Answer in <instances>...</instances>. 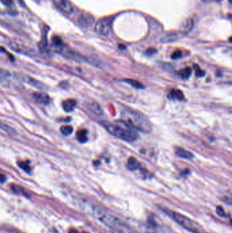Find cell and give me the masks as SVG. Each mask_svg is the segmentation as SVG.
Returning <instances> with one entry per match:
<instances>
[{"instance_id": "obj_25", "label": "cell", "mask_w": 232, "mask_h": 233, "mask_svg": "<svg viewBox=\"0 0 232 233\" xmlns=\"http://www.w3.org/2000/svg\"><path fill=\"white\" fill-rule=\"evenodd\" d=\"M53 44H54L57 46H62V41L61 39L59 38V37H55L53 38Z\"/></svg>"}, {"instance_id": "obj_16", "label": "cell", "mask_w": 232, "mask_h": 233, "mask_svg": "<svg viewBox=\"0 0 232 233\" xmlns=\"http://www.w3.org/2000/svg\"><path fill=\"white\" fill-rule=\"evenodd\" d=\"M125 82H126L127 83L130 84V85H131L132 87H134V88H136V89H143L144 88V86L143 85V84L142 83V82H140V81H138L137 80H134V79H131V78H126V79L124 80Z\"/></svg>"}, {"instance_id": "obj_14", "label": "cell", "mask_w": 232, "mask_h": 233, "mask_svg": "<svg viewBox=\"0 0 232 233\" xmlns=\"http://www.w3.org/2000/svg\"><path fill=\"white\" fill-rule=\"evenodd\" d=\"M87 107L92 113L96 114V115H101L103 113L102 108L97 102L88 103L87 105Z\"/></svg>"}, {"instance_id": "obj_27", "label": "cell", "mask_w": 232, "mask_h": 233, "mask_svg": "<svg viewBox=\"0 0 232 233\" xmlns=\"http://www.w3.org/2000/svg\"><path fill=\"white\" fill-rule=\"evenodd\" d=\"M2 2V3L6 5V6H10L12 4V0H0Z\"/></svg>"}, {"instance_id": "obj_11", "label": "cell", "mask_w": 232, "mask_h": 233, "mask_svg": "<svg viewBox=\"0 0 232 233\" xmlns=\"http://www.w3.org/2000/svg\"><path fill=\"white\" fill-rule=\"evenodd\" d=\"M76 105V100L74 99H68L63 101L62 103V106L63 110L66 112H72L74 110Z\"/></svg>"}, {"instance_id": "obj_31", "label": "cell", "mask_w": 232, "mask_h": 233, "mask_svg": "<svg viewBox=\"0 0 232 233\" xmlns=\"http://www.w3.org/2000/svg\"><path fill=\"white\" fill-rule=\"evenodd\" d=\"M213 1H215V2H221V1H222V0H213Z\"/></svg>"}, {"instance_id": "obj_30", "label": "cell", "mask_w": 232, "mask_h": 233, "mask_svg": "<svg viewBox=\"0 0 232 233\" xmlns=\"http://www.w3.org/2000/svg\"><path fill=\"white\" fill-rule=\"evenodd\" d=\"M202 1L204 2H210L211 1H213V0H202Z\"/></svg>"}, {"instance_id": "obj_28", "label": "cell", "mask_w": 232, "mask_h": 233, "mask_svg": "<svg viewBox=\"0 0 232 233\" xmlns=\"http://www.w3.org/2000/svg\"><path fill=\"white\" fill-rule=\"evenodd\" d=\"M6 176L0 173V183H4L6 181Z\"/></svg>"}, {"instance_id": "obj_2", "label": "cell", "mask_w": 232, "mask_h": 233, "mask_svg": "<svg viewBox=\"0 0 232 233\" xmlns=\"http://www.w3.org/2000/svg\"><path fill=\"white\" fill-rule=\"evenodd\" d=\"M90 208L92 214L109 228L112 233H133L129 226L123 221L102 208L97 206H91Z\"/></svg>"}, {"instance_id": "obj_22", "label": "cell", "mask_w": 232, "mask_h": 233, "mask_svg": "<svg viewBox=\"0 0 232 233\" xmlns=\"http://www.w3.org/2000/svg\"><path fill=\"white\" fill-rule=\"evenodd\" d=\"M216 213L221 217H225L227 216L225 211L223 209V208L221 206H218L216 207Z\"/></svg>"}, {"instance_id": "obj_23", "label": "cell", "mask_w": 232, "mask_h": 233, "mask_svg": "<svg viewBox=\"0 0 232 233\" xmlns=\"http://www.w3.org/2000/svg\"><path fill=\"white\" fill-rule=\"evenodd\" d=\"M195 66L196 67V68H195L196 76L198 77H202L204 76V75H205L204 72H203L202 70H201L200 68L197 65H195Z\"/></svg>"}, {"instance_id": "obj_1", "label": "cell", "mask_w": 232, "mask_h": 233, "mask_svg": "<svg viewBox=\"0 0 232 233\" xmlns=\"http://www.w3.org/2000/svg\"><path fill=\"white\" fill-rule=\"evenodd\" d=\"M101 124L110 134L126 142H134L139 138L137 130L130 127L122 119L116 120L112 123L103 121Z\"/></svg>"}, {"instance_id": "obj_17", "label": "cell", "mask_w": 232, "mask_h": 233, "mask_svg": "<svg viewBox=\"0 0 232 233\" xmlns=\"http://www.w3.org/2000/svg\"><path fill=\"white\" fill-rule=\"evenodd\" d=\"M191 74H192V70L191 68H189V67L179 72V75L180 76V77L184 80L188 79V78L191 77Z\"/></svg>"}, {"instance_id": "obj_4", "label": "cell", "mask_w": 232, "mask_h": 233, "mask_svg": "<svg viewBox=\"0 0 232 233\" xmlns=\"http://www.w3.org/2000/svg\"><path fill=\"white\" fill-rule=\"evenodd\" d=\"M166 213L171 218H172L175 221L177 222L178 224L180 225L182 227L186 229V230L193 233H202L200 226L196 222L191 220L190 218L187 217L183 214L175 212V211H173L166 210Z\"/></svg>"}, {"instance_id": "obj_7", "label": "cell", "mask_w": 232, "mask_h": 233, "mask_svg": "<svg viewBox=\"0 0 232 233\" xmlns=\"http://www.w3.org/2000/svg\"><path fill=\"white\" fill-rule=\"evenodd\" d=\"M78 23L83 28H89L91 27L95 22V19L91 14L87 12L81 13L78 17Z\"/></svg>"}, {"instance_id": "obj_20", "label": "cell", "mask_w": 232, "mask_h": 233, "mask_svg": "<svg viewBox=\"0 0 232 233\" xmlns=\"http://www.w3.org/2000/svg\"><path fill=\"white\" fill-rule=\"evenodd\" d=\"M11 189L16 193H19V194H25V191L23 189V188L19 185L13 184L11 185Z\"/></svg>"}, {"instance_id": "obj_15", "label": "cell", "mask_w": 232, "mask_h": 233, "mask_svg": "<svg viewBox=\"0 0 232 233\" xmlns=\"http://www.w3.org/2000/svg\"><path fill=\"white\" fill-rule=\"evenodd\" d=\"M76 137L78 141L81 143H84L87 141V131L84 129L78 130L76 134Z\"/></svg>"}, {"instance_id": "obj_3", "label": "cell", "mask_w": 232, "mask_h": 233, "mask_svg": "<svg viewBox=\"0 0 232 233\" xmlns=\"http://www.w3.org/2000/svg\"><path fill=\"white\" fill-rule=\"evenodd\" d=\"M121 119L137 131L146 134L152 131L151 121L140 111L131 109H124L121 112Z\"/></svg>"}, {"instance_id": "obj_6", "label": "cell", "mask_w": 232, "mask_h": 233, "mask_svg": "<svg viewBox=\"0 0 232 233\" xmlns=\"http://www.w3.org/2000/svg\"><path fill=\"white\" fill-rule=\"evenodd\" d=\"M54 5L62 12L71 14L74 10L73 3L70 0H52Z\"/></svg>"}, {"instance_id": "obj_10", "label": "cell", "mask_w": 232, "mask_h": 233, "mask_svg": "<svg viewBox=\"0 0 232 233\" xmlns=\"http://www.w3.org/2000/svg\"><path fill=\"white\" fill-rule=\"evenodd\" d=\"M175 152H176V155L180 157V158L183 159H186V160H191L193 158V153H191L190 151H187L183 148L181 147H176V150H175Z\"/></svg>"}, {"instance_id": "obj_29", "label": "cell", "mask_w": 232, "mask_h": 233, "mask_svg": "<svg viewBox=\"0 0 232 233\" xmlns=\"http://www.w3.org/2000/svg\"><path fill=\"white\" fill-rule=\"evenodd\" d=\"M69 233H78V232L76 230H75V229H71L69 231Z\"/></svg>"}, {"instance_id": "obj_26", "label": "cell", "mask_w": 232, "mask_h": 233, "mask_svg": "<svg viewBox=\"0 0 232 233\" xmlns=\"http://www.w3.org/2000/svg\"><path fill=\"white\" fill-rule=\"evenodd\" d=\"M10 75L8 71L5 70L0 69V78H6Z\"/></svg>"}, {"instance_id": "obj_9", "label": "cell", "mask_w": 232, "mask_h": 233, "mask_svg": "<svg viewBox=\"0 0 232 233\" xmlns=\"http://www.w3.org/2000/svg\"><path fill=\"white\" fill-rule=\"evenodd\" d=\"M127 168L130 171H135L141 168V164L139 161L134 157H130L127 160Z\"/></svg>"}, {"instance_id": "obj_24", "label": "cell", "mask_w": 232, "mask_h": 233, "mask_svg": "<svg viewBox=\"0 0 232 233\" xmlns=\"http://www.w3.org/2000/svg\"><path fill=\"white\" fill-rule=\"evenodd\" d=\"M182 55H183V53H182V52L180 51V50H176V51H175L172 53L171 57H172V58L173 59H179L180 57H181Z\"/></svg>"}, {"instance_id": "obj_18", "label": "cell", "mask_w": 232, "mask_h": 233, "mask_svg": "<svg viewBox=\"0 0 232 233\" xmlns=\"http://www.w3.org/2000/svg\"><path fill=\"white\" fill-rule=\"evenodd\" d=\"M73 130V128L72 126H71V125H63V126H61L60 128L61 132L65 136H69L70 134H72Z\"/></svg>"}, {"instance_id": "obj_12", "label": "cell", "mask_w": 232, "mask_h": 233, "mask_svg": "<svg viewBox=\"0 0 232 233\" xmlns=\"http://www.w3.org/2000/svg\"><path fill=\"white\" fill-rule=\"evenodd\" d=\"M168 98L172 100H179V101H182V100H184V96L183 91L180 90V89H174L170 91L168 94Z\"/></svg>"}, {"instance_id": "obj_19", "label": "cell", "mask_w": 232, "mask_h": 233, "mask_svg": "<svg viewBox=\"0 0 232 233\" xmlns=\"http://www.w3.org/2000/svg\"><path fill=\"white\" fill-rule=\"evenodd\" d=\"M193 26V21L191 19H188L185 22L183 26V29L184 31H189Z\"/></svg>"}, {"instance_id": "obj_8", "label": "cell", "mask_w": 232, "mask_h": 233, "mask_svg": "<svg viewBox=\"0 0 232 233\" xmlns=\"http://www.w3.org/2000/svg\"><path fill=\"white\" fill-rule=\"evenodd\" d=\"M33 97L37 102L46 105L50 102V98L48 94L42 92H35L34 94Z\"/></svg>"}, {"instance_id": "obj_21", "label": "cell", "mask_w": 232, "mask_h": 233, "mask_svg": "<svg viewBox=\"0 0 232 233\" xmlns=\"http://www.w3.org/2000/svg\"><path fill=\"white\" fill-rule=\"evenodd\" d=\"M18 165H19V166L20 168H22L23 170L27 172V173H30L31 167L28 162H23V161H21V162H18Z\"/></svg>"}, {"instance_id": "obj_5", "label": "cell", "mask_w": 232, "mask_h": 233, "mask_svg": "<svg viewBox=\"0 0 232 233\" xmlns=\"http://www.w3.org/2000/svg\"><path fill=\"white\" fill-rule=\"evenodd\" d=\"M111 30V20L110 18H103L99 19L95 25V31L98 35L106 36Z\"/></svg>"}, {"instance_id": "obj_13", "label": "cell", "mask_w": 232, "mask_h": 233, "mask_svg": "<svg viewBox=\"0 0 232 233\" xmlns=\"http://www.w3.org/2000/svg\"><path fill=\"white\" fill-rule=\"evenodd\" d=\"M20 78L23 82H27V83H28L29 85H31L32 86H34V87H38V88H40V89H42V88L44 87L43 84L41 83L40 81L34 79L33 78H31V77H27V76H23V75H21Z\"/></svg>"}]
</instances>
